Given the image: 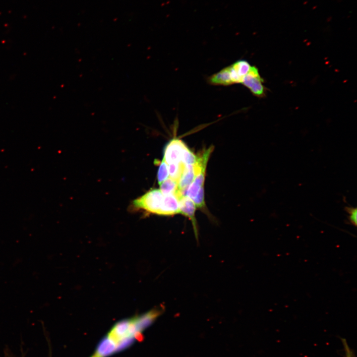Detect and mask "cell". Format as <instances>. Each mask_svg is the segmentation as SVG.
Segmentation results:
<instances>
[{"label":"cell","instance_id":"10","mask_svg":"<svg viewBox=\"0 0 357 357\" xmlns=\"http://www.w3.org/2000/svg\"><path fill=\"white\" fill-rule=\"evenodd\" d=\"M118 346L107 336L100 343L95 354L99 357H106L115 352Z\"/></svg>","mask_w":357,"mask_h":357},{"label":"cell","instance_id":"18","mask_svg":"<svg viewBox=\"0 0 357 357\" xmlns=\"http://www.w3.org/2000/svg\"><path fill=\"white\" fill-rule=\"evenodd\" d=\"M91 357H99L97 355H96L95 353Z\"/></svg>","mask_w":357,"mask_h":357},{"label":"cell","instance_id":"13","mask_svg":"<svg viewBox=\"0 0 357 357\" xmlns=\"http://www.w3.org/2000/svg\"><path fill=\"white\" fill-rule=\"evenodd\" d=\"M169 177L168 164L163 159L159 167L157 179L160 184Z\"/></svg>","mask_w":357,"mask_h":357},{"label":"cell","instance_id":"14","mask_svg":"<svg viewBox=\"0 0 357 357\" xmlns=\"http://www.w3.org/2000/svg\"><path fill=\"white\" fill-rule=\"evenodd\" d=\"M197 156L195 155L187 146L183 150L182 162L186 165H194L197 161Z\"/></svg>","mask_w":357,"mask_h":357},{"label":"cell","instance_id":"17","mask_svg":"<svg viewBox=\"0 0 357 357\" xmlns=\"http://www.w3.org/2000/svg\"><path fill=\"white\" fill-rule=\"evenodd\" d=\"M346 357H356L354 351L349 346L346 340L341 338Z\"/></svg>","mask_w":357,"mask_h":357},{"label":"cell","instance_id":"7","mask_svg":"<svg viewBox=\"0 0 357 357\" xmlns=\"http://www.w3.org/2000/svg\"><path fill=\"white\" fill-rule=\"evenodd\" d=\"M179 213L178 199L175 194L164 195L160 215H172Z\"/></svg>","mask_w":357,"mask_h":357},{"label":"cell","instance_id":"11","mask_svg":"<svg viewBox=\"0 0 357 357\" xmlns=\"http://www.w3.org/2000/svg\"><path fill=\"white\" fill-rule=\"evenodd\" d=\"M169 166V177L178 183L186 167V164L182 162L172 163Z\"/></svg>","mask_w":357,"mask_h":357},{"label":"cell","instance_id":"2","mask_svg":"<svg viewBox=\"0 0 357 357\" xmlns=\"http://www.w3.org/2000/svg\"><path fill=\"white\" fill-rule=\"evenodd\" d=\"M241 84L247 87L254 96L262 97L265 95L266 89L263 84V79L258 68L254 66H251Z\"/></svg>","mask_w":357,"mask_h":357},{"label":"cell","instance_id":"3","mask_svg":"<svg viewBox=\"0 0 357 357\" xmlns=\"http://www.w3.org/2000/svg\"><path fill=\"white\" fill-rule=\"evenodd\" d=\"M186 146L182 140L173 138L165 148L163 159L168 165L182 162L183 152Z\"/></svg>","mask_w":357,"mask_h":357},{"label":"cell","instance_id":"1","mask_svg":"<svg viewBox=\"0 0 357 357\" xmlns=\"http://www.w3.org/2000/svg\"><path fill=\"white\" fill-rule=\"evenodd\" d=\"M164 198V195L160 189H153L134 200L132 204L137 209L160 215Z\"/></svg>","mask_w":357,"mask_h":357},{"label":"cell","instance_id":"8","mask_svg":"<svg viewBox=\"0 0 357 357\" xmlns=\"http://www.w3.org/2000/svg\"><path fill=\"white\" fill-rule=\"evenodd\" d=\"M196 176L193 165H186L185 170L178 183V190L183 195Z\"/></svg>","mask_w":357,"mask_h":357},{"label":"cell","instance_id":"6","mask_svg":"<svg viewBox=\"0 0 357 357\" xmlns=\"http://www.w3.org/2000/svg\"><path fill=\"white\" fill-rule=\"evenodd\" d=\"M208 82L213 85L228 86L234 84L230 66L225 67L218 72L209 76Z\"/></svg>","mask_w":357,"mask_h":357},{"label":"cell","instance_id":"9","mask_svg":"<svg viewBox=\"0 0 357 357\" xmlns=\"http://www.w3.org/2000/svg\"><path fill=\"white\" fill-rule=\"evenodd\" d=\"M206 170L202 171L195 176L193 181L187 188L185 195L193 200L199 189L204 186Z\"/></svg>","mask_w":357,"mask_h":357},{"label":"cell","instance_id":"5","mask_svg":"<svg viewBox=\"0 0 357 357\" xmlns=\"http://www.w3.org/2000/svg\"><path fill=\"white\" fill-rule=\"evenodd\" d=\"M230 66L234 84L241 83L244 77L251 66L249 63L244 60H238Z\"/></svg>","mask_w":357,"mask_h":357},{"label":"cell","instance_id":"4","mask_svg":"<svg viewBox=\"0 0 357 357\" xmlns=\"http://www.w3.org/2000/svg\"><path fill=\"white\" fill-rule=\"evenodd\" d=\"M179 213L188 217L191 221L196 238H198V230L195 218L196 206L192 199L185 195L178 198Z\"/></svg>","mask_w":357,"mask_h":357},{"label":"cell","instance_id":"15","mask_svg":"<svg viewBox=\"0 0 357 357\" xmlns=\"http://www.w3.org/2000/svg\"><path fill=\"white\" fill-rule=\"evenodd\" d=\"M345 210L349 214L348 217V222L350 224L357 226V209L356 207L346 206Z\"/></svg>","mask_w":357,"mask_h":357},{"label":"cell","instance_id":"12","mask_svg":"<svg viewBox=\"0 0 357 357\" xmlns=\"http://www.w3.org/2000/svg\"><path fill=\"white\" fill-rule=\"evenodd\" d=\"M160 191L164 195L175 194L178 189V183L170 177L160 184Z\"/></svg>","mask_w":357,"mask_h":357},{"label":"cell","instance_id":"16","mask_svg":"<svg viewBox=\"0 0 357 357\" xmlns=\"http://www.w3.org/2000/svg\"><path fill=\"white\" fill-rule=\"evenodd\" d=\"M196 207L199 208L205 206L204 201V186L202 187L199 190L195 197L192 200Z\"/></svg>","mask_w":357,"mask_h":357}]
</instances>
